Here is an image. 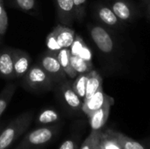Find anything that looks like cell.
<instances>
[{
	"instance_id": "obj_1",
	"label": "cell",
	"mask_w": 150,
	"mask_h": 149,
	"mask_svg": "<svg viewBox=\"0 0 150 149\" xmlns=\"http://www.w3.org/2000/svg\"><path fill=\"white\" fill-rule=\"evenodd\" d=\"M34 117L33 111L25 112L12 119L0 133V149H7L30 126Z\"/></svg>"
},
{
	"instance_id": "obj_2",
	"label": "cell",
	"mask_w": 150,
	"mask_h": 149,
	"mask_svg": "<svg viewBox=\"0 0 150 149\" xmlns=\"http://www.w3.org/2000/svg\"><path fill=\"white\" fill-rule=\"evenodd\" d=\"M59 130L60 126L56 124L40 126L26 133L14 149H43L55 138Z\"/></svg>"
},
{
	"instance_id": "obj_3",
	"label": "cell",
	"mask_w": 150,
	"mask_h": 149,
	"mask_svg": "<svg viewBox=\"0 0 150 149\" xmlns=\"http://www.w3.org/2000/svg\"><path fill=\"white\" fill-rule=\"evenodd\" d=\"M54 85L53 79L39 64L32 65L21 82V86L25 90L33 92L49 91Z\"/></svg>"
},
{
	"instance_id": "obj_4",
	"label": "cell",
	"mask_w": 150,
	"mask_h": 149,
	"mask_svg": "<svg viewBox=\"0 0 150 149\" xmlns=\"http://www.w3.org/2000/svg\"><path fill=\"white\" fill-rule=\"evenodd\" d=\"M76 39V33L70 27L59 24L47 37V47L49 51L57 53L62 48L72 47Z\"/></svg>"
},
{
	"instance_id": "obj_5",
	"label": "cell",
	"mask_w": 150,
	"mask_h": 149,
	"mask_svg": "<svg viewBox=\"0 0 150 149\" xmlns=\"http://www.w3.org/2000/svg\"><path fill=\"white\" fill-rule=\"evenodd\" d=\"M38 64L50 76L54 84H59L60 83L68 79L65 71L59 62L55 52L48 50L47 52L44 53L40 57Z\"/></svg>"
},
{
	"instance_id": "obj_6",
	"label": "cell",
	"mask_w": 150,
	"mask_h": 149,
	"mask_svg": "<svg viewBox=\"0 0 150 149\" xmlns=\"http://www.w3.org/2000/svg\"><path fill=\"white\" fill-rule=\"evenodd\" d=\"M91 40L104 54H109L114 50V40L111 33L103 26L93 25L89 29Z\"/></svg>"
},
{
	"instance_id": "obj_7",
	"label": "cell",
	"mask_w": 150,
	"mask_h": 149,
	"mask_svg": "<svg viewBox=\"0 0 150 149\" xmlns=\"http://www.w3.org/2000/svg\"><path fill=\"white\" fill-rule=\"evenodd\" d=\"M59 94L62 103L66 107L73 112H78L82 110L83 100L74 91L71 83L67 79L59 84Z\"/></svg>"
},
{
	"instance_id": "obj_8",
	"label": "cell",
	"mask_w": 150,
	"mask_h": 149,
	"mask_svg": "<svg viewBox=\"0 0 150 149\" xmlns=\"http://www.w3.org/2000/svg\"><path fill=\"white\" fill-rule=\"evenodd\" d=\"M114 104V100L112 97H109L108 100L105 104L98 110L92 112L91 115L88 116L90 126L92 131H101V129L105 126L109 115L112 105Z\"/></svg>"
},
{
	"instance_id": "obj_9",
	"label": "cell",
	"mask_w": 150,
	"mask_h": 149,
	"mask_svg": "<svg viewBox=\"0 0 150 149\" xmlns=\"http://www.w3.org/2000/svg\"><path fill=\"white\" fill-rule=\"evenodd\" d=\"M13 78H22L32 66V58L21 49H12Z\"/></svg>"
},
{
	"instance_id": "obj_10",
	"label": "cell",
	"mask_w": 150,
	"mask_h": 149,
	"mask_svg": "<svg viewBox=\"0 0 150 149\" xmlns=\"http://www.w3.org/2000/svg\"><path fill=\"white\" fill-rule=\"evenodd\" d=\"M54 4L59 22L67 26L71 25L76 20L73 0H54Z\"/></svg>"
},
{
	"instance_id": "obj_11",
	"label": "cell",
	"mask_w": 150,
	"mask_h": 149,
	"mask_svg": "<svg viewBox=\"0 0 150 149\" xmlns=\"http://www.w3.org/2000/svg\"><path fill=\"white\" fill-rule=\"evenodd\" d=\"M108 98H109V96L106 95L104 92L103 88H101L93 96L85 99L83 102L82 111L88 117L89 115H91L95 111L100 109L105 104V102L108 100Z\"/></svg>"
},
{
	"instance_id": "obj_12",
	"label": "cell",
	"mask_w": 150,
	"mask_h": 149,
	"mask_svg": "<svg viewBox=\"0 0 150 149\" xmlns=\"http://www.w3.org/2000/svg\"><path fill=\"white\" fill-rule=\"evenodd\" d=\"M0 76L7 80L14 79L12 48L0 50Z\"/></svg>"
},
{
	"instance_id": "obj_13",
	"label": "cell",
	"mask_w": 150,
	"mask_h": 149,
	"mask_svg": "<svg viewBox=\"0 0 150 149\" xmlns=\"http://www.w3.org/2000/svg\"><path fill=\"white\" fill-rule=\"evenodd\" d=\"M109 7L120 22H127L134 18L133 8L125 0H112Z\"/></svg>"
},
{
	"instance_id": "obj_14",
	"label": "cell",
	"mask_w": 150,
	"mask_h": 149,
	"mask_svg": "<svg viewBox=\"0 0 150 149\" xmlns=\"http://www.w3.org/2000/svg\"><path fill=\"white\" fill-rule=\"evenodd\" d=\"M96 16L101 23L110 27H115L120 24V19L116 17L112 9L107 5H98L96 7Z\"/></svg>"
},
{
	"instance_id": "obj_15",
	"label": "cell",
	"mask_w": 150,
	"mask_h": 149,
	"mask_svg": "<svg viewBox=\"0 0 150 149\" xmlns=\"http://www.w3.org/2000/svg\"><path fill=\"white\" fill-rule=\"evenodd\" d=\"M57 58L63 70L65 71L68 78H76L77 76L76 72L73 69L70 62L71 51L69 48H62L57 53Z\"/></svg>"
},
{
	"instance_id": "obj_16",
	"label": "cell",
	"mask_w": 150,
	"mask_h": 149,
	"mask_svg": "<svg viewBox=\"0 0 150 149\" xmlns=\"http://www.w3.org/2000/svg\"><path fill=\"white\" fill-rule=\"evenodd\" d=\"M101 88H103V79L101 76L96 70L92 69L88 74V80H87V84H86V93H85L84 100L93 96Z\"/></svg>"
},
{
	"instance_id": "obj_17",
	"label": "cell",
	"mask_w": 150,
	"mask_h": 149,
	"mask_svg": "<svg viewBox=\"0 0 150 149\" xmlns=\"http://www.w3.org/2000/svg\"><path fill=\"white\" fill-rule=\"evenodd\" d=\"M99 144L104 149H122L116 135V131L106 130L101 132Z\"/></svg>"
},
{
	"instance_id": "obj_18",
	"label": "cell",
	"mask_w": 150,
	"mask_h": 149,
	"mask_svg": "<svg viewBox=\"0 0 150 149\" xmlns=\"http://www.w3.org/2000/svg\"><path fill=\"white\" fill-rule=\"evenodd\" d=\"M60 114L54 109H45L40 112L37 118V123L39 126H50L54 125L60 120Z\"/></svg>"
},
{
	"instance_id": "obj_19",
	"label": "cell",
	"mask_w": 150,
	"mask_h": 149,
	"mask_svg": "<svg viewBox=\"0 0 150 149\" xmlns=\"http://www.w3.org/2000/svg\"><path fill=\"white\" fill-rule=\"evenodd\" d=\"M70 62H71V66L73 69L76 72L77 75L89 73L92 70V68H93L91 61H87L76 54H71Z\"/></svg>"
},
{
	"instance_id": "obj_20",
	"label": "cell",
	"mask_w": 150,
	"mask_h": 149,
	"mask_svg": "<svg viewBox=\"0 0 150 149\" xmlns=\"http://www.w3.org/2000/svg\"><path fill=\"white\" fill-rule=\"evenodd\" d=\"M17 84L7 83L0 92V117L8 107L12 97L15 94Z\"/></svg>"
},
{
	"instance_id": "obj_21",
	"label": "cell",
	"mask_w": 150,
	"mask_h": 149,
	"mask_svg": "<svg viewBox=\"0 0 150 149\" xmlns=\"http://www.w3.org/2000/svg\"><path fill=\"white\" fill-rule=\"evenodd\" d=\"M88 74H79L76 77L75 81L71 83L72 88L74 91L79 96V97L83 101L85 98V93H86V84L88 80Z\"/></svg>"
},
{
	"instance_id": "obj_22",
	"label": "cell",
	"mask_w": 150,
	"mask_h": 149,
	"mask_svg": "<svg viewBox=\"0 0 150 149\" xmlns=\"http://www.w3.org/2000/svg\"><path fill=\"white\" fill-rule=\"evenodd\" d=\"M116 135L122 149H146L142 144L135 141L122 133L116 132Z\"/></svg>"
},
{
	"instance_id": "obj_23",
	"label": "cell",
	"mask_w": 150,
	"mask_h": 149,
	"mask_svg": "<svg viewBox=\"0 0 150 149\" xmlns=\"http://www.w3.org/2000/svg\"><path fill=\"white\" fill-rule=\"evenodd\" d=\"M101 131H92L83 141L80 149H96L100 141Z\"/></svg>"
},
{
	"instance_id": "obj_24",
	"label": "cell",
	"mask_w": 150,
	"mask_h": 149,
	"mask_svg": "<svg viewBox=\"0 0 150 149\" xmlns=\"http://www.w3.org/2000/svg\"><path fill=\"white\" fill-rule=\"evenodd\" d=\"M15 6L25 12H35L37 10L36 0H11Z\"/></svg>"
},
{
	"instance_id": "obj_25",
	"label": "cell",
	"mask_w": 150,
	"mask_h": 149,
	"mask_svg": "<svg viewBox=\"0 0 150 149\" xmlns=\"http://www.w3.org/2000/svg\"><path fill=\"white\" fill-rule=\"evenodd\" d=\"M75 19L78 22H82L85 16V9L87 0H73Z\"/></svg>"
},
{
	"instance_id": "obj_26",
	"label": "cell",
	"mask_w": 150,
	"mask_h": 149,
	"mask_svg": "<svg viewBox=\"0 0 150 149\" xmlns=\"http://www.w3.org/2000/svg\"><path fill=\"white\" fill-rule=\"evenodd\" d=\"M8 27V16L4 6V0H0V35L4 36Z\"/></svg>"
},
{
	"instance_id": "obj_27",
	"label": "cell",
	"mask_w": 150,
	"mask_h": 149,
	"mask_svg": "<svg viewBox=\"0 0 150 149\" xmlns=\"http://www.w3.org/2000/svg\"><path fill=\"white\" fill-rule=\"evenodd\" d=\"M59 149H78V145L74 139H68L61 144Z\"/></svg>"
},
{
	"instance_id": "obj_28",
	"label": "cell",
	"mask_w": 150,
	"mask_h": 149,
	"mask_svg": "<svg viewBox=\"0 0 150 149\" xmlns=\"http://www.w3.org/2000/svg\"><path fill=\"white\" fill-rule=\"evenodd\" d=\"M3 128H4V124L3 123H0V133L3 130Z\"/></svg>"
},
{
	"instance_id": "obj_29",
	"label": "cell",
	"mask_w": 150,
	"mask_h": 149,
	"mask_svg": "<svg viewBox=\"0 0 150 149\" xmlns=\"http://www.w3.org/2000/svg\"><path fill=\"white\" fill-rule=\"evenodd\" d=\"M149 13H150V1L149 2Z\"/></svg>"
},
{
	"instance_id": "obj_30",
	"label": "cell",
	"mask_w": 150,
	"mask_h": 149,
	"mask_svg": "<svg viewBox=\"0 0 150 149\" xmlns=\"http://www.w3.org/2000/svg\"><path fill=\"white\" fill-rule=\"evenodd\" d=\"M143 1H144L145 3H149V2L150 0H143Z\"/></svg>"
},
{
	"instance_id": "obj_31",
	"label": "cell",
	"mask_w": 150,
	"mask_h": 149,
	"mask_svg": "<svg viewBox=\"0 0 150 149\" xmlns=\"http://www.w3.org/2000/svg\"><path fill=\"white\" fill-rule=\"evenodd\" d=\"M1 37H2V36H1V35H0V41H1Z\"/></svg>"
}]
</instances>
